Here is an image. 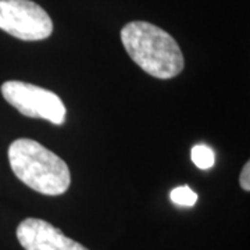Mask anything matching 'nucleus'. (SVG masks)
<instances>
[{
  "label": "nucleus",
  "mask_w": 250,
  "mask_h": 250,
  "mask_svg": "<svg viewBox=\"0 0 250 250\" xmlns=\"http://www.w3.org/2000/svg\"><path fill=\"white\" fill-rule=\"evenodd\" d=\"M126 53L143 71L159 80H170L184 70V54L177 41L164 29L146 21H132L121 29Z\"/></svg>",
  "instance_id": "obj_1"
},
{
  "label": "nucleus",
  "mask_w": 250,
  "mask_h": 250,
  "mask_svg": "<svg viewBox=\"0 0 250 250\" xmlns=\"http://www.w3.org/2000/svg\"><path fill=\"white\" fill-rule=\"evenodd\" d=\"M9 163L22 184L46 196L62 195L71 184L67 163L34 139L20 138L11 143Z\"/></svg>",
  "instance_id": "obj_2"
},
{
  "label": "nucleus",
  "mask_w": 250,
  "mask_h": 250,
  "mask_svg": "<svg viewBox=\"0 0 250 250\" xmlns=\"http://www.w3.org/2000/svg\"><path fill=\"white\" fill-rule=\"evenodd\" d=\"M1 95L10 106L29 118H42L54 125H62L67 110L54 92L22 81H6Z\"/></svg>",
  "instance_id": "obj_3"
},
{
  "label": "nucleus",
  "mask_w": 250,
  "mask_h": 250,
  "mask_svg": "<svg viewBox=\"0 0 250 250\" xmlns=\"http://www.w3.org/2000/svg\"><path fill=\"white\" fill-rule=\"evenodd\" d=\"M0 29L21 41H43L53 32V21L31 0H0Z\"/></svg>",
  "instance_id": "obj_4"
},
{
  "label": "nucleus",
  "mask_w": 250,
  "mask_h": 250,
  "mask_svg": "<svg viewBox=\"0 0 250 250\" xmlns=\"http://www.w3.org/2000/svg\"><path fill=\"white\" fill-rule=\"evenodd\" d=\"M17 239L25 250H89L39 218H25L17 227Z\"/></svg>",
  "instance_id": "obj_5"
},
{
  "label": "nucleus",
  "mask_w": 250,
  "mask_h": 250,
  "mask_svg": "<svg viewBox=\"0 0 250 250\" xmlns=\"http://www.w3.org/2000/svg\"><path fill=\"white\" fill-rule=\"evenodd\" d=\"M190 157H192V161L195 163V166L199 167L200 170H208L214 166V152L206 145L193 146L192 152H190Z\"/></svg>",
  "instance_id": "obj_6"
},
{
  "label": "nucleus",
  "mask_w": 250,
  "mask_h": 250,
  "mask_svg": "<svg viewBox=\"0 0 250 250\" xmlns=\"http://www.w3.org/2000/svg\"><path fill=\"white\" fill-rule=\"evenodd\" d=\"M170 199L172 203L178 206H184V207H192L196 205L197 195L196 192H193L192 189L187 185L184 187L174 188L171 190Z\"/></svg>",
  "instance_id": "obj_7"
},
{
  "label": "nucleus",
  "mask_w": 250,
  "mask_h": 250,
  "mask_svg": "<svg viewBox=\"0 0 250 250\" xmlns=\"http://www.w3.org/2000/svg\"><path fill=\"white\" fill-rule=\"evenodd\" d=\"M250 163L248 161L243 167V170L241 172V178H239V184L243 190L249 192L250 190Z\"/></svg>",
  "instance_id": "obj_8"
}]
</instances>
